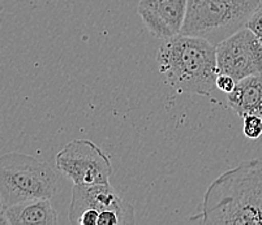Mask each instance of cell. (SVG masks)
Wrapping results in <instances>:
<instances>
[{
    "label": "cell",
    "mask_w": 262,
    "mask_h": 225,
    "mask_svg": "<svg viewBox=\"0 0 262 225\" xmlns=\"http://www.w3.org/2000/svg\"><path fill=\"white\" fill-rule=\"evenodd\" d=\"M190 221L205 225H262V160L242 162L216 177Z\"/></svg>",
    "instance_id": "1"
},
{
    "label": "cell",
    "mask_w": 262,
    "mask_h": 225,
    "mask_svg": "<svg viewBox=\"0 0 262 225\" xmlns=\"http://www.w3.org/2000/svg\"><path fill=\"white\" fill-rule=\"evenodd\" d=\"M157 63L159 73L176 91L208 96L216 89V46L206 39L185 34L164 39Z\"/></svg>",
    "instance_id": "2"
},
{
    "label": "cell",
    "mask_w": 262,
    "mask_h": 225,
    "mask_svg": "<svg viewBox=\"0 0 262 225\" xmlns=\"http://www.w3.org/2000/svg\"><path fill=\"white\" fill-rule=\"evenodd\" d=\"M261 0H188L180 34L206 39L214 46L247 26Z\"/></svg>",
    "instance_id": "3"
},
{
    "label": "cell",
    "mask_w": 262,
    "mask_h": 225,
    "mask_svg": "<svg viewBox=\"0 0 262 225\" xmlns=\"http://www.w3.org/2000/svg\"><path fill=\"white\" fill-rule=\"evenodd\" d=\"M58 176L46 162L23 153L0 155V198L4 207L33 199H51Z\"/></svg>",
    "instance_id": "4"
},
{
    "label": "cell",
    "mask_w": 262,
    "mask_h": 225,
    "mask_svg": "<svg viewBox=\"0 0 262 225\" xmlns=\"http://www.w3.org/2000/svg\"><path fill=\"white\" fill-rule=\"evenodd\" d=\"M70 222L73 225H132L135 208L108 184L75 185L71 198Z\"/></svg>",
    "instance_id": "5"
},
{
    "label": "cell",
    "mask_w": 262,
    "mask_h": 225,
    "mask_svg": "<svg viewBox=\"0 0 262 225\" xmlns=\"http://www.w3.org/2000/svg\"><path fill=\"white\" fill-rule=\"evenodd\" d=\"M56 168L75 185L108 184L113 174L110 158L94 142L73 139L55 158Z\"/></svg>",
    "instance_id": "6"
},
{
    "label": "cell",
    "mask_w": 262,
    "mask_h": 225,
    "mask_svg": "<svg viewBox=\"0 0 262 225\" xmlns=\"http://www.w3.org/2000/svg\"><path fill=\"white\" fill-rule=\"evenodd\" d=\"M216 69L236 82L262 74V42L247 26L240 29L216 44Z\"/></svg>",
    "instance_id": "7"
},
{
    "label": "cell",
    "mask_w": 262,
    "mask_h": 225,
    "mask_svg": "<svg viewBox=\"0 0 262 225\" xmlns=\"http://www.w3.org/2000/svg\"><path fill=\"white\" fill-rule=\"evenodd\" d=\"M188 0H140L137 13L151 34L168 39L180 34Z\"/></svg>",
    "instance_id": "8"
},
{
    "label": "cell",
    "mask_w": 262,
    "mask_h": 225,
    "mask_svg": "<svg viewBox=\"0 0 262 225\" xmlns=\"http://www.w3.org/2000/svg\"><path fill=\"white\" fill-rule=\"evenodd\" d=\"M228 107L240 117L256 115L262 117V74H253L236 82L227 94Z\"/></svg>",
    "instance_id": "9"
},
{
    "label": "cell",
    "mask_w": 262,
    "mask_h": 225,
    "mask_svg": "<svg viewBox=\"0 0 262 225\" xmlns=\"http://www.w3.org/2000/svg\"><path fill=\"white\" fill-rule=\"evenodd\" d=\"M9 225H54L58 212L50 199H33L4 207Z\"/></svg>",
    "instance_id": "10"
},
{
    "label": "cell",
    "mask_w": 262,
    "mask_h": 225,
    "mask_svg": "<svg viewBox=\"0 0 262 225\" xmlns=\"http://www.w3.org/2000/svg\"><path fill=\"white\" fill-rule=\"evenodd\" d=\"M243 133L249 139L259 138L262 136V117L256 115L243 117Z\"/></svg>",
    "instance_id": "11"
},
{
    "label": "cell",
    "mask_w": 262,
    "mask_h": 225,
    "mask_svg": "<svg viewBox=\"0 0 262 225\" xmlns=\"http://www.w3.org/2000/svg\"><path fill=\"white\" fill-rule=\"evenodd\" d=\"M247 28L252 30L254 35L262 42V4L257 8V11L252 15V17L249 18V21L247 22Z\"/></svg>",
    "instance_id": "12"
},
{
    "label": "cell",
    "mask_w": 262,
    "mask_h": 225,
    "mask_svg": "<svg viewBox=\"0 0 262 225\" xmlns=\"http://www.w3.org/2000/svg\"><path fill=\"white\" fill-rule=\"evenodd\" d=\"M235 85H236V81L231 76L225 74V73H218V76H216L215 87L221 90L222 92L228 94V92L232 91Z\"/></svg>",
    "instance_id": "13"
},
{
    "label": "cell",
    "mask_w": 262,
    "mask_h": 225,
    "mask_svg": "<svg viewBox=\"0 0 262 225\" xmlns=\"http://www.w3.org/2000/svg\"><path fill=\"white\" fill-rule=\"evenodd\" d=\"M0 225H9V220L8 217H7L4 210L0 211Z\"/></svg>",
    "instance_id": "14"
},
{
    "label": "cell",
    "mask_w": 262,
    "mask_h": 225,
    "mask_svg": "<svg viewBox=\"0 0 262 225\" xmlns=\"http://www.w3.org/2000/svg\"><path fill=\"white\" fill-rule=\"evenodd\" d=\"M4 210V206H3V202H2V198H0V211Z\"/></svg>",
    "instance_id": "15"
},
{
    "label": "cell",
    "mask_w": 262,
    "mask_h": 225,
    "mask_svg": "<svg viewBox=\"0 0 262 225\" xmlns=\"http://www.w3.org/2000/svg\"><path fill=\"white\" fill-rule=\"evenodd\" d=\"M261 2H262V0H261Z\"/></svg>",
    "instance_id": "16"
}]
</instances>
